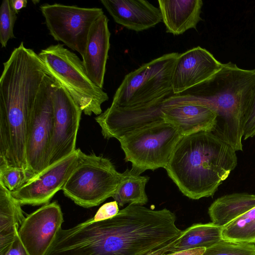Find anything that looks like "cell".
<instances>
[{"mask_svg":"<svg viewBox=\"0 0 255 255\" xmlns=\"http://www.w3.org/2000/svg\"><path fill=\"white\" fill-rule=\"evenodd\" d=\"M174 213L129 204L115 217L94 222L90 246L95 255H146L173 247L183 231Z\"/></svg>","mask_w":255,"mask_h":255,"instance_id":"6da1fadb","label":"cell"},{"mask_svg":"<svg viewBox=\"0 0 255 255\" xmlns=\"http://www.w3.org/2000/svg\"><path fill=\"white\" fill-rule=\"evenodd\" d=\"M235 150L211 132L183 136L165 167L186 197H212L237 165Z\"/></svg>","mask_w":255,"mask_h":255,"instance_id":"7a4b0ae2","label":"cell"},{"mask_svg":"<svg viewBox=\"0 0 255 255\" xmlns=\"http://www.w3.org/2000/svg\"><path fill=\"white\" fill-rule=\"evenodd\" d=\"M182 93L198 98L216 113L214 134L232 147L242 144L244 119L255 97V69L224 63L210 78Z\"/></svg>","mask_w":255,"mask_h":255,"instance_id":"3957f363","label":"cell"},{"mask_svg":"<svg viewBox=\"0 0 255 255\" xmlns=\"http://www.w3.org/2000/svg\"><path fill=\"white\" fill-rule=\"evenodd\" d=\"M38 55L47 74L66 90L85 115L102 113L101 106L108 95L90 79L75 53L58 43L42 49Z\"/></svg>","mask_w":255,"mask_h":255,"instance_id":"277c9868","label":"cell"},{"mask_svg":"<svg viewBox=\"0 0 255 255\" xmlns=\"http://www.w3.org/2000/svg\"><path fill=\"white\" fill-rule=\"evenodd\" d=\"M78 157L62 190L77 205L89 208L113 196L123 177L111 160L77 149Z\"/></svg>","mask_w":255,"mask_h":255,"instance_id":"5b68a950","label":"cell"},{"mask_svg":"<svg viewBox=\"0 0 255 255\" xmlns=\"http://www.w3.org/2000/svg\"><path fill=\"white\" fill-rule=\"evenodd\" d=\"M179 55L165 54L127 74L114 96L111 106H144L173 95L171 79Z\"/></svg>","mask_w":255,"mask_h":255,"instance_id":"8992f818","label":"cell"},{"mask_svg":"<svg viewBox=\"0 0 255 255\" xmlns=\"http://www.w3.org/2000/svg\"><path fill=\"white\" fill-rule=\"evenodd\" d=\"M178 129L164 121L154 122L129 131L118 140L126 161L140 174L167 165L182 137Z\"/></svg>","mask_w":255,"mask_h":255,"instance_id":"52a82bcc","label":"cell"},{"mask_svg":"<svg viewBox=\"0 0 255 255\" xmlns=\"http://www.w3.org/2000/svg\"><path fill=\"white\" fill-rule=\"evenodd\" d=\"M55 83L48 74L44 76L29 114L26 148L27 182L48 166L53 131V94Z\"/></svg>","mask_w":255,"mask_h":255,"instance_id":"ba28073f","label":"cell"},{"mask_svg":"<svg viewBox=\"0 0 255 255\" xmlns=\"http://www.w3.org/2000/svg\"><path fill=\"white\" fill-rule=\"evenodd\" d=\"M49 34L82 56L93 23L104 13L102 8L81 7L60 3L40 6Z\"/></svg>","mask_w":255,"mask_h":255,"instance_id":"9c48e42d","label":"cell"},{"mask_svg":"<svg viewBox=\"0 0 255 255\" xmlns=\"http://www.w3.org/2000/svg\"><path fill=\"white\" fill-rule=\"evenodd\" d=\"M53 94V126L47 167L76 151L82 110L56 81Z\"/></svg>","mask_w":255,"mask_h":255,"instance_id":"30bf717a","label":"cell"},{"mask_svg":"<svg viewBox=\"0 0 255 255\" xmlns=\"http://www.w3.org/2000/svg\"><path fill=\"white\" fill-rule=\"evenodd\" d=\"M163 120L176 128L183 135L200 131L212 132L217 115L198 98L188 94L172 95L163 102Z\"/></svg>","mask_w":255,"mask_h":255,"instance_id":"8fae6325","label":"cell"},{"mask_svg":"<svg viewBox=\"0 0 255 255\" xmlns=\"http://www.w3.org/2000/svg\"><path fill=\"white\" fill-rule=\"evenodd\" d=\"M63 222L56 202L45 204L25 217L18 236L29 255H46Z\"/></svg>","mask_w":255,"mask_h":255,"instance_id":"7c38bea8","label":"cell"},{"mask_svg":"<svg viewBox=\"0 0 255 255\" xmlns=\"http://www.w3.org/2000/svg\"><path fill=\"white\" fill-rule=\"evenodd\" d=\"M78 157L75 152L50 165L34 178L11 192L21 205L38 206L49 203L54 195L62 190L75 167Z\"/></svg>","mask_w":255,"mask_h":255,"instance_id":"4fadbf2b","label":"cell"},{"mask_svg":"<svg viewBox=\"0 0 255 255\" xmlns=\"http://www.w3.org/2000/svg\"><path fill=\"white\" fill-rule=\"evenodd\" d=\"M223 64L200 46L179 54L171 79L173 94H181L209 79L221 70Z\"/></svg>","mask_w":255,"mask_h":255,"instance_id":"5bb4252c","label":"cell"},{"mask_svg":"<svg viewBox=\"0 0 255 255\" xmlns=\"http://www.w3.org/2000/svg\"><path fill=\"white\" fill-rule=\"evenodd\" d=\"M161 99L150 104L133 108L110 106L95 118L105 138L118 140L126 133L154 122L164 121Z\"/></svg>","mask_w":255,"mask_h":255,"instance_id":"9a60e30c","label":"cell"},{"mask_svg":"<svg viewBox=\"0 0 255 255\" xmlns=\"http://www.w3.org/2000/svg\"><path fill=\"white\" fill-rule=\"evenodd\" d=\"M114 21L136 32L154 27L162 21L159 8L146 0H101Z\"/></svg>","mask_w":255,"mask_h":255,"instance_id":"2e32d148","label":"cell"},{"mask_svg":"<svg viewBox=\"0 0 255 255\" xmlns=\"http://www.w3.org/2000/svg\"><path fill=\"white\" fill-rule=\"evenodd\" d=\"M109 19L103 14L91 27L82 62L87 74L97 86L103 89L110 47Z\"/></svg>","mask_w":255,"mask_h":255,"instance_id":"e0dca14e","label":"cell"},{"mask_svg":"<svg viewBox=\"0 0 255 255\" xmlns=\"http://www.w3.org/2000/svg\"><path fill=\"white\" fill-rule=\"evenodd\" d=\"M159 8L166 32L180 35L188 29H196L202 20L201 0H159Z\"/></svg>","mask_w":255,"mask_h":255,"instance_id":"ac0fdd59","label":"cell"},{"mask_svg":"<svg viewBox=\"0 0 255 255\" xmlns=\"http://www.w3.org/2000/svg\"><path fill=\"white\" fill-rule=\"evenodd\" d=\"M25 218L21 205L0 183V255L10 248Z\"/></svg>","mask_w":255,"mask_h":255,"instance_id":"d6986e66","label":"cell"},{"mask_svg":"<svg viewBox=\"0 0 255 255\" xmlns=\"http://www.w3.org/2000/svg\"><path fill=\"white\" fill-rule=\"evenodd\" d=\"M255 207V194L235 193L225 195L215 200L208 209L214 224L223 227Z\"/></svg>","mask_w":255,"mask_h":255,"instance_id":"ffe728a7","label":"cell"},{"mask_svg":"<svg viewBox=\"0 0 255 255\" xmlns=\"http://www.w3.org/2000/svg\"><path fill=\"white\" fill-rule=\"evenodd\" d=\"M222 228L212 222L193 224L183 231L182 236L169 252L208 248L222 240Z\"/></svg>","mask_w":255,"mask_h":255,"instance_id":"44dd1931","label":"cell"},{"mask_svg":"<svg viewBox=\"0 0 255 255\" xmlns=\"http://www.w3.org/2000/svg\"><path fill=\"white\" fill-rule=\"evenodd\" d=\"M149 179L147 176H141L131 169H127L123 173L121 183L112 197L119 206L127 203L145 205L148 202L145 188Z\"/></svg>","mask_w":255,"mask_h":255,"instance_id":"7402d4cb","label":"cell"},{"mask_svg":"<svg viewBox=\"0 0 255 255\" xmlns=\"http://www.w3.org/2000/svg\"><path fill=\"white\" fill-rule=\"evenodd\" d=\"M222 239L243 244L255 243V207L222 228Z\"/></svg>","mask_w":255,"mask_h":255,"instance_id":"603a6c76","label":"cell"},{"mask_svg":"<svg viewBox=\"0 0 255 255\" xmlns=\"http://www.w3.org/2000/svg\"><path fill=\"white\" fill-rule=\"evenodd\" d=\"M202 255H255V245L222 239L218 243L207 248Z\"/></svg>","mask_w":255,"mask_h":255,"instance_id":"cb8c5ba5","label":"cell"},{"mask_svg":"<svg viewBox=\"0 0 255 255\" xmlns=\"http://www.w3.org/2000/svg\"><path fill=\"white\" fill-rule=\"evenodd\" d=\"M16 13L12 10L9 0H3L0 7V43L5 48L10 39L15 38L13 28Z\"/></svg>","mask_w":255,"mask_h":255,"instance_id":"d4e9b609","label":"cell"},{"mask_svg":"<svg viewBox=\"0 0 255 255\" xmlns=\"http://www.w3.org/2000/svg\"><path fill=\"white\" fill-rule=\"evenodd\" d=\"M27 181V175L24 170L0 165V183L10 192L16 190Z\"/></svg>","mask_w":255,"mask_h":255,"instance_id":"484cf974","label":"cell"},{"mask_svg":"<svg viewBox=\"0 0 255 255\" xmlns=\"http://www.w3.org/2000/svg\"><path fill=\"white\" fill-rule=\"evenodd\" d=\"M119 205L116 201L104 204L97 211L92 218L94 222L104 221L116 216L119 212Z\"/></svg>","mask_w":255,"mask_h":255,"instance_id":"4316f807","label":"cell"},{"mask_svg":"<svg viewBox=\"0 0 255 255\" xmlns=\"http://www.w3.org/2000/svg\"><path fill=\"white\" fill-rule=\"evenodd\" d=\"M255 135V97L244 121V139Z\"/></svg>","mask_w":255,"mask_h":255,"instance_id":"83f0119b","label":"cell"},{"mask_svg":"<svg viewBox=\"0 0 255 255\" xmlns=\"http://www.w3.org/2000/svg\"><path fill=\"white\" fill-rule=\"evenodd\" d=\"M2 255H29L21 241L18 235L9 249Z\"/></svg>","mask_w":255,"mask_h":255,"instance_id":"f1b7e54d","label":"cell"},{"mask_svg":"<svg viewBox=\"0 0 255 255\" xmlns=\"http://www.w3.org/2000/svg\"><path fill=\"white\" fill-rule=\"evenodd\" d=\"M206 248H200L192 249L179 252H173L164 255H202L205 251Z\"/></svg>","mask_w":255,"mask_h":255,"instance_id":"f546056e","label":"cell"},{"mask_svg":"<svg viewBox=\"0 0 255 255\" xmlns=\"http://www.w3.org/2000/svg\"><path fill=\"white\" fill-rule=\"evenodd\" d=\"M10 6L12 10L18 14L19 10L25 7L27 4L26 0H9Z\"/></svg>","mask_w":255,"mask_h":255,"instance_id":"4dcf8cb0","label":"cell"}]
</instances>
